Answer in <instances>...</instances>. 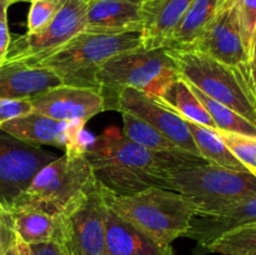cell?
Returning <instances> with one entry per match:
<instances>
[{
  "label": "cell",
  "mask_w": 256,
  "mask_h": 255,
  "mask_svg": "<svg viewBox=\"0 0 256 255\" xmlns=\"http://www.w3.org/2000/svg\"><path fill=\"white\" fill-rule=\"evenodd\" d=\"M95 179L115 196H129L152 188L168 186L174 170L209 162L188 152H155L128 139L115 126L94 138L85 152Z\"/></svg>",
  "instance_id": "cell-1"
},
{
  "label": "cell",
  "mask_w": 256,
  "mask_h": 255,
  "mask_svg": "<svg viewBox=\"0 0 256 255\" xmlns=\"http://www.w3.org/2000/svg\"><path fill=\"white\" fill-rule=\"evenodd\" d=\"M169 50L182 79L256 126V95L249 62L232 66L195 50Z\"/></svg>",
  "instance_id": "cell-2"
},
{
  "label": "cell",
  "mask_w": 256,
  "mask_h": 255,
  "mask_svg": "<svg viewBox=\"0 0 256 255\" xmlns=\"http://www.w3.org/2000/svg\"><path fill=\"white\" fill-rule=\"evenodd\" d=\"M109 206L162 245H172L178 238L185 236L198 214V208L189 198L165 188H152L129 196L109 192Z\"/></svg>",
  "instance_id": "cell-3"
},
{
  "label": "cell",
  "mask_w": 256,
  "mask_h": 255,
  "mask_svg": "<svg viewBox=\"0 0 256 255\" xmlns=\"http://www.w3.org/2000/svg\"><path fill=\"white\" fill-rule=\"evenodd\" d=\"M140 46H142L140 32L98 34L82 32L35 65L52 70L65 85L99 89L96 74L100 68L115 55Z\"/></svg>",
  "instance_id": "cell-4"
},
{
  "label": "cell",
  "mask_w": 256,
  "mask_h": 255,
  "mask_svg": "<svg viewBox=\"0 0 256 255\" xmlns=\"http://www.w3.org/2000/svg\"><path fill=\"white\" fill-rule=\"evenodd\" d=\"M94 178L85 152L66 150L40 169L12 209L26 206L60 216L82 196Z\"/></svg>",
  "instance_id": "cell-5"
},
{
  "label": "cell",
  "mask_w": 256,
  "mask_h": 255,
  "mask_svg": "<svg viewBox=\"0 0 256 255\" xmlns=\"http://www.w3.org/2000/svg\"><path fill=\"white\" fill-rule=\"evenodd\" d=\"M168 186L189 198L198 212H212L256 198V176L215 165L174 170Z\"/></svg>",
  "instance_id": "cell-6"
},
{
  "label": "cell",
  "mask_w": 256,
  "mask_h": 255,
  "mask_svg": "<svg viewBox=\"0 0 256 255\" xmlns=\"http://www.w3.org/2000/svg\"><path fill=\"white\" fill-rule=\"evenodd\" d=\"M176 62L168 48H138L108 60L96 74L102 92L132 88L158 99L165 88L179 78Z\"/></svg>",
  "instance_id": "cell-7"
},
{
  "label": "cell",
  "mask_w": 256,
  "mask_h": 255,
  "mask_svg": "<svg viewBox=\"0 0 256 255\" xmlns=\"http://www.w3.org/2000/svg\"><path fill=\"white\" fill-rule=\"evenodd\" d=\"M109 192L94 178L82 196L60 215L56 242L66 255H108Z\"/></svg>",
  "instance_id": "cell-8"
},
{
  "label": "cell",
  "mask_w": 256,
  "mask_h": 255,
  "mask_svg": "<svg viewBox=\"0 0 256 255\" xmlns=\"http://www.w3.org/2000/svg\"><path fill=\"white\" fill-rule=\"evenodd\" d=\"M86 29V0H62L54 19L40 32L10 42L4 64L35 65ZM2 64V65H4Z\"/></svg>",
  "instance_id": "cell-9"
},
{
  "label": "cell",
  "mask_w": 256,
  "mask_h": 255,
  "mask_svg": "<svg viewBox=\"0 0 256 255\" xmlns=\"http://www.w3.org/2000/svg\"><path fill=\"white\" fill-rule=\"evenodd\" d=\"M56 158L0 129V205L10 212L40 169Z\"/></svg>",
  "instance_id": "cell-10"
},
{
  "label": "cell",
  "mask_w": 256,
  "mask_h": 255,
  "mask_svg": "<svg viewBox=\"0 0 256 255\" xmlns=\"http://www.w3.org/2000/svg\"><path fill=\"white\" fill-rule=\"evenodd\" d=\"M85 124L86 122L80 120L64 122L32 112L4 122L0 125V129L34 146L49 145L64 152H86L94 139H88L89 135L85 132Z\"/></svg>",
  "instance_id": "cell-11"
},
{
  "label": "cell",
  "mask_w": 256,
  "mask_h": 255,
  "mask_svg": "<svg viewBox=\"0 0 256 255\" xmlns=\"http://www.w3.org/2000/svg\"><path fill=\"white\" fill-rule=\"evenodd\" d=\"M115 109L118 112H129L144 120L182 150L202 156L185 119L172 109L145 92L132 88L118 90L115 92Z\"/></svg>",
  "instance_id": "cell-12"
},
{
  "label": "cell",
  "mask_w": 256,
  "mask_h": 255,
  "mask_svg": "<svg viewBox=\"0 0 256 255\" xmlns=\"http://www.w3.org/2000/svg\"><path fill=\"white\" fill-rule=\"evenodd\" d=\"M188 50H195L232 66L248 64L249 55L242 42L238 0H228L220 6L204 34Z\"/></svg>",
  "instance_id": "cell-13"
},
{
  "label": "cell",
  "mask_w": 256,
  "mask_h": 255,
  "mask_svg": "<svg viewBox=\"0 0 256 255\" xmlns=\"http://www.w3.org/2000/svg\"><path fill=\"white\" fill-rule=\"evenodd\" d=\"M32 104L34 112L64 122H88L108 109L102 90L65 84L38 95L32 100Z\"/></svg>",
  "instance_id": "cell-14"
},
{
  "label": "cell",
  "mask_w": 256,
  "mask_h": 255,
  "mask_svg": "<svg viewBox=\"0 0 256 255\" xmlns=\"http://www.w3.org/2000/svg\"><path fill=\"white\" fill-rule=\"evenodd\" d=\"M256 224V198L212 212H198L185 236L196 242L195 255L206 254L212 242L232 230Z\"/></svg>",
  "instance_id": "cell-15"
},
{
  "label": "cell",
  "mask_w": 256,
  "mask_h": 255,
  "mask_svg": "<svg viewBox=\"0 0 256 255\" xmlns=\"http://www.w3.org/2000/svg\"><path fill=\"white\" fill-rule=\"evenodd\" d=\"M145 25V12L140 5L122 0H88L86 29L98 34L140 32Z\"/></svg>",
  "instance_id": "cell-16"
},
{
  "label": "cell",
  "mask_w": 256,
  "mask_h": 255,
  "mask_svg": "<svg viewBox=\"0 0 256 255\" xmlns=\"http://www.w3.org/2000/svg\"><path fill=\"white\" fill-rule=\"evenodd\" d=\"M59 85L62 80L48 68L25 64L0 66V99L32 100Z\"/></svg>",
  "instance_id": "cell-17"
},
{
  "label": "cell",
  "mask_w": 256,
  "mask_h": 255,
  "mask_svg": "<svg viewBox=\"0 0 256 255\" xmlns=\"http://www.w3.org/2000/svg\"><path fill=\"white\" fill-rule=\"evenodd\" d=\"M108 255H174L172 245H162L112 212L106 218Z\"/></svg>",
  "instance_id": "cell-18"
},
{
  "label": "cell",
  "mask_w": 256,
  "mask_h": 255,
  "mask_svg": "<svg viewBox=\"0 0 256 255\" xmlns=\"http://www.w3.org/2000/svg\"><path fill=\"white\" fill-rule=\"evenodd\" d=\"M192 2V0H162L152 9L145 12L142 48H168L172 32Z\"/></svg>",
  "instance_id": "cell-19"
},
{
  "label": "cell",
  "mask_w": 256,
  "mask_h": 255,
  "mask_svg": "<svg viewBox=\"0 0 256 255\" xmlns=\"http://www.w3.org/2000/svg\"><path fill=\"white\" fill-rule=\"evenodd\" d=\"M16 238L28 245L55 242L59 230V218L42 210L16 206L10 210Z\"/></svg>",
  "instance_id": "cell-20"
},
{
  "label": "cell",
  "mask_w": 256,
  "mask_h": 255,
  "mask_svg": "<svg viewBox=\"0 0 256 255\" xmlns=\"http://www.w3.org/2000/svg\"><path fill=\"white\" fill-rule=\"evenodd\" d=\"M218 12V0H192L172 32L168 48L188 50L200 39Z\"/></svg>",
  "instance_id": "cell-21"
},
{
  "label": "cell",
  "mask_w": 256,
  "mask_h": 255,
  "mask_svg": "<svg viewBox=\"0 0 256 255\" xmlns=\"http://www.w3.org/2000/svg\"><path fill=\"white\" fill-rule=\"evenodd\" d=\"M156 100L180 115L182 119L216 130L210 114L198 99L189 82L182 76L170 82Z\"/></svg>",
  "instance_id": "cell-22"
},
{
  "label": "cell",
  "mask_w": 256,
  "mask_h": 255,
  "mask_svg": "<svg viewBox=\"0 0 256 255\" xmlns=\"http://www.w3.org/2000/svg\"><path fill=\"white\" fill-rule=\"evenodd\" d=\"M185 122L192 132L195 145L199 149L200 155L210 165L235 170V172H250L245 168V165L230 152L216 130L209 129V128L189 122V120H185Z\"/></svg>",
  "instance_id": "cell-23"
},
{
  "label": "cell",
  "mask_w": 256,
  "mask_h": 255,
  "mask_svg": "<svg viewBox=\"0 0 256 255\" xmlns=\"http://www.w3.org/2000/svg\"><path fill=\"white\" fill-rule=\"evenodd\" d=\"M122 132L132 142L146 149L155 152H184L172 140L168 139L164 134L152 128L144 120L129 114L122 112Z\"/></svg>",
  "instance_id": "cell-24"
},
{
  "label": "cell",
  "mask_w": 256,
  "mask_h": 255,
  "mask_svg": "<svg viewBox=\"0 0 256 255\" xmlns=\"http://www.w3.org/2000/svg\"><path fill=\"white\" fill-rule=\"evenodd\" d=\"M190 86H192V92H195L198 99L204 105L206 112L210 114L215 126H216V130L256 138V126L254 124H252L249 120L242 118V115L238 114L236 112L232 110L230 108L215 102L214 99L200 92L198 88L192 86V85H190Z\"/></svg>",
  "instance_id": "cell-25"
},
{
  "label": "cell",
  "mask_w": 256,
  "mask_h": 255,
  "mask_svg": "<svg viewBox=\"0 0 256 255\" xmlns=\"http://www.w3.org/2000/svg\"><path fill=\"white\" fill-rule=\"evenodd\" d=\"M208 252L220 255H256V224L226 232L210 245Z\"/></svg>",
  "instance_id": "cell-26"
},
{
  "label": "cell",
  "mask_w": 256,
  "mask_h": 255,
  "mask_svg": "<svg viewBox=\"0 0 256 255\" xmlns=\"http://www.w3.org/2000/svg\"><path fill=\"white\" fill-rule=\"evenodd\" d=\"M230 152L256 176V138L216 130Z\"/></svg>",
  "instance_id": "cell-27"
},
{
  "label": "cell",
  "mask_w": 256,
  "mask_h": 255,
  "mask_svg": "<svg viewBox=\"0 0 256 255\" xmlns=\"http://www.w3.org/2000/svg\"><path fill=\"white\" fill-rule=\"evenodd\" d=\"M62 0H30L26 32L34 34L44 29L59 12Z\"/></svg>",
  "instance_id": "cell-28"
},
{
  "label": "cell",
  "mask_w": 256,
  "mask_h": 255,
  "mask_svg": "<svg viewBox=\"0 0 256 255\" xmlns=\"http://www.w3.org/2000/svg\"><path fill=\"white\" fill-rule=\"evenodd\" d=\"M238 12L242 42L249 55L252 34L256 28V0H238Z\"/></svg>",
  "instance_id": "cell-29"
},
{
  "label": "cell",
  "mask_w": 256,
  "mask_h": 255,
  "mask_svg": "<svg viewBox=\"0 0 256 255\" xmlns=\"http://www.w3.org/2000/svg\"><path fill=\"white\" fill-rule=\"evenodd\" d=\"M32 112V100L0 99V125Z\"/></svg>",
  "instance_id": "cell-30"
},
{
  "label": "cell",
  "mask_w": 256,
  "mask_h": 255,
  "mask_svg": "<svg viewBox=\"0 0 256 255\" xmlns=\"http://www.w3.org/2000/svg\"><path fill=\"white\" fill-rule=\"evenodd\" d=\"M16 240L12 222H0V255H6L16 245Z\"/></svg>",
  "instance_id": "cell-31"
},
{
  "label": "cell",
  "mask_w": 256,
  "mask_h": 255,
  "mask_svg": "<svg viewBox=\"0 0 256 255\" xmlns=\"http://www.w3.org/2000/svg\"><path fill=\"white\" fill-rule=\"evenodd\" d=\"M10 42H12V36L8 25V12H5L0 15V66L6 60Z\"/></svg>",
  "instance_id": "cell-32"
},
{
  "label": "cell",
  "mask_w": 256,
  "mask_h": 255,
  "mask_svg": "<svg viewBox=\"0 0 256 255\" xmlns=\"http://www.w3.org/2000/svg\"><path fill=\"white\" fill-rule=\"evenodd\" d=\"M34 255H66L59 245L54 242H45V244L30 245Z\"/></svg>",
  "instance_id": "cell-33"
},
{
  "label": "cell",
  "mask_w": 256,
  "mask_h": 255,
  "mask_svg": "<svg viewBox=\"0 0 256 255\" xmlns=\"http://www.w3.org/2000/svg\"><path fill=\"white\" fill-rule=\"evenodd\" d=\"M16 255H34L30 245L25 244V242H20L19 239L16 240Z\"/></svg>",
  "instance_id": "cell-34"
},
{
  "label": "cell",
  "mask_w": 256,
  "mask_h": 255,
  "mask_svg": "<svg viewBox=\"0 0 256 255\" xmlns=\"http://www.w3.org/2000/svg\"><path fill=\"white\" fill-rule=\"evenodd\" d=\"M256 62V28L254 30V34H252V44H250V50H249V62Z\"/></svg>",
  "instance_id": "cell-35"
},
{
  "label": "cell",
  "mask_w": 256,
  "mask_h": 255,
  "mask_svg": "<svg viewBox=\"0 0 256 255\" xmlns=\"http://www.w3.org/2000/svg\"><path fill=\"white\" fill-rule=\"evenodd\" d=\"M16 2H20V0H0V15L8 12V8Z\"/></svg>",
  "instance_id": "cell-36"
},
{
  "label": "cell",
  "mask_w": 256,
  "mask_h": 255,
  "mask_svg": "<svg viewBox=\"0 0 256 255\" xmlns=\"http://www.w3.org/2000/svg\"><path fill=\"white\" fill-rule=\"evenodd\" d=\"M249 65H250V76H252V88H254V92L256 95V62H249Z\"/></svg>",
  "instance_id": "cell-37"
},
{
  "label": "cell",
  "mask_w": 256,
  "mask_h": 255,
  "mask_svg": "<svg viewBox=\"0 0 256 255\" xmlns=\"http://www.w3.org/2000/svg\"><path fill=\"white\" fill-rule=\"evenodd\" d=\"M0 222H12V215L5 208L0 205Z\"/></svg>",
  "instance_id": "cell-38"
},
{
  "label": "cell",
  "mask_w": 256,
  "mask_h": 255,
  "mask_svg": "<svg viewBox=\"0 0 256 255\" xmlns=\"http://www.w3.org/2000/svg\"><path fill=\"white\" fill-rule=\"evenodd\" d=\"M122 2H132V4L140 5V6H145V5H148V4H149V2H152V0H122Z\"/></svg>",
  "instance_id": "cell-39"
},
{
  "label": "cell",
  "mask_w": 256,
  "mask_h": 255,
  "mask_svg": "<svg viewBox=\"0 0 256 255\" xmlns=\"http://www.w3.org/2000/svg\"><path fill=\"white\" fill-rule=\"evenodd\" d=\"M160 2H162V0H152V2H149V4H148V5H145V6H142V9H144V12H148V10L152 9V8H154L155 5L159 4Z\"/></svg>",
  "instance_id": "cell-40"
},
{
  "label": "cell",
  "mask_w": 256,
  "mask_h": 255,
  "mask_svg": "<svg viewBox=\"0 0 256 255\" xmlns=\"http://www.w3.org/2000/svg\"><path fill=\"white\" fill-rule=\"evenodd\" d=\"M6 255H16V245H15V246L12 248V249H10L9 252H8Z\"/></svg>",
  "instance_id": "cell-41"
},
{
  "label": "cell",
  "mask_w": 256,
  "mask_h": 255,
  "mask_svg": "<svg viewBox=\"0 0 256 255\" xmlns=\"http://www.w3.org/2000/svg\"><path fill=\"white\" fill-rule=\"evenodd\" d=\"M226 2L228 0H218V9H219L220 6H222V5H224Z\"/></svg>",
  "instance_id": "cell-42"
},
{
  "label": "cell",
  "mask_w": 256,
  "mask_h": 255,
  "mask_svg": "<svg viewBox=\"0 0 256 255\" xmlns=\"http://www.w3.org/2000/svg\"><path fill=\"white\" fill-rule=\"evenodd\" d=\"M20 2H30V0H20ZM88 2V0H86Z\"/></svg>",
  "instance_id": "cell-43"
}]
</instances>
